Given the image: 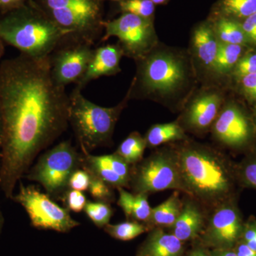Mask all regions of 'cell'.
Segmentation results:
<instances>
[{"mask_svg": "<svg viewBox=\"0 0 256 256\" xmlns=\"http://www.w3.org/2000/svg\"><path fill=\"white\" fill-rule=\"evenodd\" d=\"M82 165V153L70 141H63L40 156L24 176L41 184L48 196L63 198L70 176Z\"/></svg>", "mask_w": 256, "mask_h": 256, "instance_id": "cell-8", "label": "cell"}, {"mask_svg": "<svg viewBox=\"0 0 256 256\" xmlns=\"http://www.w3.org/2000/svg\"><path fill=\"white\" fill-rule=\"evenodd\" d=\"M63 200L66 208L76 213L84 210L88 202L86 196L82 192L74 190H68L66 192Z\"/></svg>", "mask_w": 256, "mask_h": 256, "instance_id": "cell-33", "label": "cell"}, {"mask_svg": "<svg viewBox=\"0 0 256 256\" xmlns=\"http://www.w3.org/2000/svg\"><path fill=\"white\" fill-rule=\"evenodd\" d=\"M252 118H254V124H255L256 141V104L252 106Z\"/></svg>", "mask_w": 256, "mask_h": 256, "instance_id": "cell-44", "label": "cell"}, {"mask_svg": "<svg viewBox=\"0 0 256 256\" xmlns=\"http://www.w3.org/2000/svg\"><path fill=\"white\" fill-rule=\"evenodd\" d=\"M252 47H256V13L240 22Z\"/></svg>", "mask_w": 256, "mask_h": 256, "instance_id": "cell-36", "label": "cell"}, {"mask_svg": "<svg viewBox=\"0 0 256 256\" xmlns=\"http://www.w3.org/2000/svg\"><path fill=\"white\" fill-rule=\"evenodd\" d=\"M208 18L220 43L252 47L240 22L222 16H210Z\"/></svg>", "mask_w": 256, "mask_h": 256, "instance_id": "cell-21", "label": "cell"}, {"mask_svg": "<svg viewBox=\"0 0 256 256\" xmlns=\"http://www.w3.org/2000/svg\"><path fill=\"white\" fill-rule=\"evenodd\" d=\"M150 1L156 5H162L166 4L169 0H150Z\"/></svg>", "mask_w": 256, "mask_h": 256, "instance_id": "cell-43", "label": "cell"}, {"mask_svg": "<svg viewBox=\"0 0 256 256\" xmlns=\"http://www.w3.org/2000/svg\"><path fill=\"white\" fill-rule=\"evenodd\" d=\"M90 175L86 170L80 168L74 172L68 182V190L85 192L88 190Z\"/></svg>", "mask_w": 256, "mask_h": 256, "instance_id": "cell-34", "label": "cell"}, {"mask_svg": "<svg viewBox=\"0 0 256 256\" xmlns=\"http://www.w3.org/2000/svg\"><path fill=\"white\" fill-rule=\"evenodd\" d=\"M240 240L256 252V220L254 216H250L244 224Z\"/></svg>", "mask_w": 256, "mask_h": 256, "instance_id": "cell-35", "label": "cell"}, {"mask_svg": "<svg viewBox=\"0 0 256 256\" xmlns=\"http://www.w3.org/2000/svg\"><path fill=\"white\" fill-rule=\"evenodd\" d=\"M67 34L66 38L94 45L104 33V4L100 0H35Z\"/></svg>", "mask_w": 256, "mask_h": 256, "instance_id": "cell-6", "label": "cell"}, {"mask_svg": "<svg viewBox=\"0 0 256 256\" xmlns=\"http://www.w3.org/2000/svg\"><path fill=\"white\" fill-rule=\"evenodd\" d=\"M70 98L54 80L50 58L20 54L0 64V188L10 200L34 160L69 124Z\"/></svg>", "mask_w": 256, "mask_h": 256, "instance_id": "cell-1", "label": "cell"}, {"mask_svg": "<svg viewBox=\"0 0 256 256\" xmlns=\"http://www.w3.org/2000/svg\"><path fill=\"white\" fill-rule=\"evenodd\" d=\"M12 200L24 208L34 228L67 233L80 226L66 208L60 206L47 194L32 185L25 186L20 181L18 194Z\"/></svg>", "mask_w": 256, "mask_h": 256, "instance_id": "cell-11", "label": "cell"}, {"mask_svg": "<svg viewBox=\"0 0 256 256\" xmlns=\"http://www.w3.org/2000/svg\"><path fill=\"white\" fill-rule=\"evenodd\" d=\"M229 89L236 92L250 105L256 104V73L245 76L230 85Z\"/></svg>", "mask_w": 256, "mask_h": 256, "instance_id": "cell-31", "label": "cell"}, {"mask_svg": "<svg viewBox=\"0 0 256 256\" xmlns=\"http://www.w3.org/2000/svg\"><path fill=\"white\" fill-rule=\"evenodd\" d=\"M178 192L175 191L166 201L152 208L150 217L146 224L150 230L156 227L171 228L174 225L183 207Z\"/></svg>", "mask_w": 256, "mask_h": 256, "instance_id": "cell-23", "label": "cell"}, {"mask_svg": "<svg viewBox=\"0 0 256 256\" xmlns=\"http://www.w3.org/2000/svg\"><path fill=\"white\" fill-rule=\"evenodd\" d=\"M188 256H214L212 250L208 248L201 246L192 250Z\"/></svg>", "mask_w": 256, "mask_h": 256, "instance_id": "cell-39", "label": "cell"}, {"mask_svg": "<svg viewBox=\"0 0 256 256\" xmlns=\"http://www.w3.org/2000/svg\"><path fill=\"white\" fill-rule=\"evenodd\" d=\"M146 148H156L168 143L182 142L190 139L188 133L178 120L152 124L144 136Z\"/></svg>", "mask_w": 256, "mask_h": 256, "instance_id": "cell-22", "label": "cell"}, {"mask_svg": "<svg viewBox=\"0 0 256 256\" xmlns=\"http://www.w3.org/2000/svg\"><path fill=\"white\" fill-rule=\"evenodd\" d=\"M138 256H143V255H138Z\"/></svg>", "mask_w": 256, "mask_h": 256, "instance_id": "cell-47", "label": "cell"}, {"mask_svg": "<svg viewBox=\"0 0 256 256\" xmlns=\"http://www.w3.org/2000/svg\"><path fill=\"white\" fill-rule=\"evenodd\" d=\"M255 73H256V47H250L242 55L234 68L230 75L228 89L230 85L238 79L249 74Z\"/></svg>", "mask_w": 256, "mask_h": 256, "instance_id": "cell-29", "label": "cell"}, {"mask_svg": "<svg viewBox=\"0 0 256 256\" xmlns=\"http://www.w3.org/2000/svg\"><path fill=\"white\" fill-rule=\"evenodd\" d=\"M100 1L102 2H104V1H106V0H100ZM108 1H112L116 2H120L122 1V0H108Z\"/></svg>", "mask_w": 256, "mask_h": 256, "instance_id": "cell-46", "label": "cell"}, {"mask_svg": "<svg viewBox=\"0 0 256 256\" xmlns=\"http://www.w3.org/2000/svg\"><path fill=\"white\" fill-rule=\"evenodd\" d=\"M206 220V210L188 196L183 202L180 216L171 227L172 234L182 242L193 240L201 235Z\"/></svg>", "mask_w": 256, "mask_h": 256, "instance_id": "cell-17", "label": "cell"}, {"mask_svg": "<svg viewBox=\"0 0 256 256\" xmlns=\"http://www.w3.org/2000/svg\"><path fill=\"white\" fill-rule=\"evenodd\" d=\"M28 0H0V15H4L22 8Z\"/></svg>", "mask_w": 256, "mask_h": 256, "instance_id": "cell-37", "label": "cell"}, {"mask_svg": "<svg viewBox=\"0 0 256 256\" xmlns=\"http://www.w3.org/2000/svg\"><path fill=\"white\" fill-rule=\"evenodd\" d=\"M69 124L82 151L90 152L98 148L112 144L114 128L130 100L126 92L114 107L96 105L84 97L82 89L76 86L69 95Z\"/></svg>", "mask_w": 256, "mask_h": 256, "instance_id": "cell-5", "label": "cell"}, {"mask_svg": "<svg viewBox=\"0 0 256 256\" xmlns=\"http://www.w3.org/2000/svg\"><path fill=\"white\" fill-rule=\"evenodd\" d=\"M228 89L218 86H200L186 101L178 122L185 132L201 137L210 132L226 98Z\"/></svg>", "mask_w": 256, "mask_h": 256, "instance_id": "cell-12", "label": "cell"}, {"mask_svg": "<svg viewBox=\"0 0 256 256\" xmlns=\"http://www.w3.org/2000/svg\"><path fill=\"white\" fill-rule=\"evenodd\" d=\"M95 48L88 42L66 38L50 54V73L60 86L76 84L82 78Z\"/></svg>", "mask_w": 256, "mask_h": 256, "instance_id": "cell-14", "label": "cell"}, {"mask_svg": "<svg viewBox=\"0 0 256 256\" xmlns=\"http://www.w3.org/2000/svg\"><path fill=\"white\" fill-rule=\"evenodd\" d=\"M154 20L122 13L119 18L104 22L101 42L116 37L124 50V56L134 60H139L159 44Z\"/></svg>", "mask_w": 256, "mask_h": 256, "instance_id": "cell-9", "label": "cell"}, {"mask_svg": "<svg viewBox=\"0 0 256 256\" xmlns=\"http://www.w3.org/2000/svg\"><path fill=\"white\" fill-rule=\"evenodd\" d=\"M218 46L220 42L208 18L192 28L188 50L200 86H217L214 68Z\"/></svg>", "mask_w": 256, "mask_h": 256, "instance_id": "cell-15", "label": "cell"}, {"mask_svg": "<svg viewBox=\"0 0 256 256\" xmlns=\"http://www.w3.org/2000/svg\"><path fill=\"white\" fill-rule=\"evenodd\" d=\"M242 215L234 198L210 210L201 234L202 246L214 249L234 248L244 228Z\"/></svg>", "mask_w": 256, "mask_h": 256, "instance_id": "cell-13", "label": "cell"}, {"mask_svg": "<svg viewBox=\"0 0 256 256\" xmlns=\"http://www.w3.org/2000/svg\"><path fill=\"white\" fill-rule=\"evenodd\" d=\"M3 137V124L2 120L1 114H0V148H1L2 142Z\"/></svg>", "mask_w": 256, "mask_h": 256, "instance_id": "cell-42", "label": "cell"}, {"mask_svg": "<svg viewBox=\"0 0 256 256\" xmlns=\"http://www.w3.org/2000/svg\"><path fill=\"white\" fill-rule=\"evenodd\" d=\"M146 148L144 136L138 131H134L120 144L114 152L132 166L143 159Z\"/></svg>", "mask_w": 256, "mask_h": 256, "instance_id": "cell-25", "label": "cell"}, {"mask_svg": "<svg viewBox=\"0 0 256 256\" xmlns=\"http://www.w3.org/2000/svg\"><path fill=\"white\" fill-rule=\"evenodd\" d=\"M184 242L172 233H166L162 228L152 229L138 255L146 256H182Z\"/></svg>", "mask_w": 256, "mask_h": 256, "instance_id": "cell-18", "label": "cell"}, {"mask_svg": "<svg viewBox=\"0 0 256 256\" xmlns=\"http://www.w3.org/2000/svg\"><path fill=\"white\" fill-rule=\"evenodd\" d=\"M90 175V182L88 191L96 202L110 204L116 200L114 188L100 178Z\"/></svg>", "mask_w": 256, "mask_h": 256, "instance_id": "cell-32", "label": "cell"}, {"mask_svg": "<svg viewBox=\"0 0 256 256\" xmlns=\"http://www.w3.org/2000/svg\"><path fill=\"white\" fill-rule=\"evenodd\" d=\"M4 222V216H3L2 212L1 210H0V233H1L2 228Z\"/></svg>", "mask_w": 256, "mask_h": 256, "instance_id": "cell-45", "label": "cell"}, {"mask_svg": "<svg viewBox=\"0 0 256 256\" xmlns=\"http://www.w3.org/2000/svg\"><path fill=\"white\" fill-rule=\"evenodd\" d=\"M210 132L215 142L227 149H246L256 140L252 114L238 100L226 97Z\"/></svg>", "mask_w": 256, "mask_h": 256, "instance_id": "cell-10", "label": "cell"}, {"mask_svg": "<svg viewBox=\"0 0 256 256\" xmlns=\"http://www.w3.org/2000/svg\"><path fill=\"white\" fill-rule=\"evenodd\" d=\"M129 188L132 193L146 195L171 190L182 192L175 144L156 150L146 159L132 165Z\"/></svg>", "mask_w": 256, "mask_h": 256, "instance_id": "cell-7", "label": "cell"}, {"mask_svg": "<svg viewBox=\"0 0 256 256\" xmlns=\"http://www.w3.org/2000/svg\"><path fill=\"white\" fill-rule=\"evenodd\" d=\"M249 48L250 47L220 43L214 68L217 86L228 89L230 75L238 60Z\"/></svg>", "mask_w": 256, "mask_h": 256, "instance_id": "cell-19", "label": "cell"}, {"mask_svg": "<svg viewBox=\"0 0 256 256\" xmlns=\"http://www.w3.org/2000/svg\"><path fill=\"white\" fill-rule=\"evenodd\" d=\"M256 13V0H218L210 16H222L242 22Z\"/></svg>", "mask_w": 256, "mask_h": 256, "instance_id": "cell-24", "label": "cell"}, {"mask_svg": "<svg viewBox=\"0 0 256 256\" xmlns=\"http://www.w3.org/2000/svg\"><path fill=\"white\" fill-rule=\"evenodd\" d=\"M134 62L136 74L127 92L130 100L152 101L180 114L200 86L188 48L160 42Z\"/></svg>", "mask_w": 256, "mask_h": 256, "instance_id": "cell-2", "label": "cell"}, {"mask_svg": "<svg viewBox=\"0 0 256 256\" xmlns=\"http://www.w3.org/2000/svg\"><path fill=\"white\" fill-rule=\"evenodd\" d=\"M104 228L111 237L122 242L132 240L150 230L144 224L130 220L118 224H108Z\"/></svg>", "mask_w": 256, "mask_h": 256, "instance_id": "cell-26", "label": "cell"}, {"mask_svg": "<svg viewBox=\"0 0 256 256\" xmlns=\"http://www.w3.org/2000/svg\"><path fill=\"white\" fill-rule=\"evenodd\" d=\"M175 146L183 193L206 210L234 198L235 169L223 153L191 138Z\"/></svg>", "mask_w": 256, "mask_h": 256, "instance_id": "cell-3", "label": "cell"}, {"mask_svg": "<svg viewBox=\"0 0 256 256\" xmlns=\"http://www.w3.org/2000/svg\"><path fill=\"white\" fill-rule=\"evenodd\" d=\"M120 11L146 18L154 20L156 5L150 0H122L118 2Z\"/></svg>", "mask_w": 256, "mask_h": 256, "instance_id": "cell-28", "label": "cell"}, {"mask_svg": "<svg viewBox=\"0 0 256 256\" xmlns=\"http://www.w3.org/2000/svg\"><path fill=\"white\" fill-rule=\"evenodd\" d=\"M0 38L22 54L44 58L67 38V34L35 0H28L22 8L0 15Z\"/></svg>", "mask_w": 256, "mask_h": 256, "instance_id": "cell-4", "label": "cell"}, {"mask_svg": "<svg viewBox=\"0 0 256 256\" xmlns=\"http://www.w3.org/2000/svg\"><path fill=\"white\" fill-rule=\"evenodd\" d=\"M124 56V50L118 42L97 47L94 50L86 70L76 86L82 90L92 80L120 73V62Z\"/></svg>", "mask_w": 256, "mask_h": 256, "instance_id": "cell-16", "label": "cell"}, {"mask_svg": "<svg viewBox=\"0 0 256 256\" xmlns=\"http://www.w3.org/2000/svg\"><path fill=\"white\" fill-rule=\"evenodd\" d=\"M119 193L118 205L124 210L128 220L148 224L152 208L148 202V195L130 193L124 188H117Z\"/></svg>", "mask_w": 256, "mask_h": 256, "instance_id": "cell-20", "label": "cell"}, {"mask_svg": "<svg viewBox=\"0 0 256 256\" xmlns=\"http://www.w3.org/2000/svg\"><path fill=\"white\" fill-rule=\"evenodd\" d=\"M212 250L214 256H237L234 248L214 249Z\"/></svg>", "mask_w": 256, "mask_h": 256, "instance_id": "cell-40", "label": "cell"}, {"mask_svg": "<svg viewBox=\"0 0 256 256\" xmlns=\"http://www.w3.org/2000/svg\"><path fill=\"white\" fill-rule=\"evenodd\" d=\"M235 172L244 186L256 188V152L244 159L236 168Z\"/></svg>", "mask_w": 256, "mask_h": 256, "instance_id": "cell-30", "label": "cell"}, {"mask_svg": "<svg viewBox=\"0 0 256 256\" xmlns=\"http://www.w3.org/2000/svg\"><path fill=\"white\" fill-rule=\"evenodd\" d=\"M237 256H256V250L250 248L242 240H239L234 248Z\"/></svg>", "mask_w": 256, "mask_h": 256, "instance_id": "cell-38", "label": "cell"}, {"mask_svg": "<svg viewBox=\"0 0 256 256\" xmlns=\"http://www.w3.org/2000/svg\"><path fill=\"white\" fill-rule=\"evenodd\" d=\"M84 210L92 223L100 228L109 224L114 214L110 204L102 202L88 201Z\"/></svg>", "mask_w": 256, "mask_h": 256, "instance_id": "cell-27", "label": "cell"}, {"mask_svg": "<svg viewBox=\"0 0 256 256\" xmlns=\"http://www.w3.org/2000/svg\"><path fill=\"white\" fill-rule=\"evenodd\" d=\"M4 42L0 38V60H1L2 57L4 53ZM2 62H0L1 64Z\"/></svg>", "mask_w": 256, "mask_h": 256, "instance_id": "cell-41", "label": "cell"}]
</instances>
